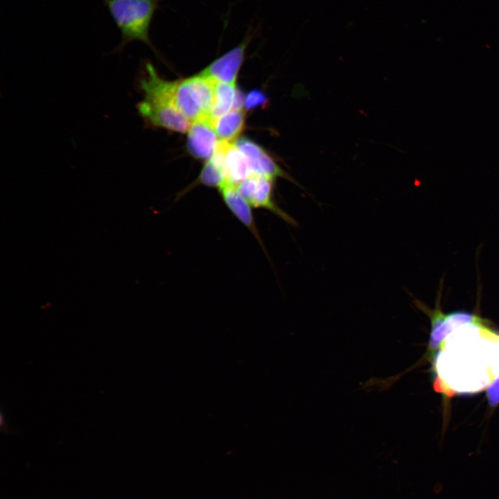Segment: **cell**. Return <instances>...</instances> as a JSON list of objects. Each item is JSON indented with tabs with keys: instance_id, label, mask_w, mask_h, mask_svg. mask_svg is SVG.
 <instances>
[{
	"instance_id": "cell-1",
	"label": "cell",
	"mask_w": 499,
	"mask_h": 499,
	"mask_svg": "<svg viewBox=\"0 0 499 499\" xmlns=\"http://www.w3.org/2000/svg\"><path fill=\"white\" fill-rule=\"evenodd\" d=\"M139 80L143 97L137 105L139 115L150 125L186 132L191 125L175 107L173 98V82L165 80L149 62Z\"/></svg>"
},
{
	"instance_id": "cell-2",
	"label": "cell",
	"mask_w": 499,
	"mask_h": 499,
	"mask_svg": "<svg viewBox=\"0 0 499 499\" xmlns=\"http://www.w3.org/2000/svg\"><path fill=\"white\" fill-rule=\"evenodd\" d=\"M161 1L103 0L121 34V42L114 52L123 50L134 41L141 42L155 51L150 40V30Z\"/></svg>"
},
{
	"instance_id": "cell-3",
	"label": "cell",
	"mask_w": 499,
	"mask_h": 499,
	"mask_svg": "<svg viewBox=\"0 0 499 499\" xmlns=\"http://www.w3.org/2000/svg\"><path fill=\"white\" fill-rule=\"evenodd\" d=\"M216 84L200 74L173 82L175 107L191 123L209 116L215 103Z\"/></svg>"
},
{
	"instance_id": "cell-4",
	"label": "cell",
	"mask_w": 499,
	"mask_h": 499,
	"mask_svg": "<svg viewBox=\"0 0 499 499\" xmlns=\"http://www.w3.org/2000/svg\"><path fill=\"white\" fill-rule=\"evenodd\" d=\"M274 180L265 175L252 174L237 185V189L252 207L265 209L289 225L296 226L295 220L279 207L274 200Z\"/></svg>"
},
{
	"instance_id": "cell-5",
	"label": "cell",
	"mask_w": 499,
	"mask_h": 499,
	"mask_svg": "<svg viewBox=\"0 0 499 499\" xmlns=\"http://www.w3.org/2000/svg\"><path fill=\"white\" fill-rule=\"evenodd\" d=\"M255 33L250 27L238 45L218 58L200 74L217 82L236 85L238 73L244 61L247 47Z\"/></svg>"
},
{
	"instance_id": "cell-6",
	"label": "cell",
	"mask_w": 499,
	"mask_h": 499,
	"mask_svg": "<svg viewBox=\"0 0 499 499\" xmlns=\"http://www.w3.org/2000/svg\"><path fill=\"white\" fill-rule=\"evenodd\" d=\"M213 121L205 116L192 122L188 133L187 146L190 152L198 159H210L218 142Z\"/></svg>"
},
{
	"instance_id": "cell-7",
	"label": "cell",
	"mask_w": 499,
	"mask_h": 499,
	"mask_svg": "<svg viewBox=\"0 0 499 499\" xmlns=\"http://www.w3.org/2000/svg\"><path fill=\"white\" fill-rule=\"evenodd\" d=\"M219 191L225 204L229 211L252 233L264 249L254 220L251 209L252 206L238 192L237 185L227 184L219 189Z\"/></svg>"
},
{
	"instance_id": "cell-8",
	"label": "cell",
	"mask_w": 499,
	"mask_h": 499,
	"mask_svg": "<svg viewBox=\"0 0 499 499\" xmlns=\"http://www.w3.org/2000/svg\"><path fill=\"white\" fill-rule=\"evenodd\" d=\"M225 161L229 184L238 185L253 174L249 160L233 143L226 142Z\"/></svg>"
},
{
	"instance_id": "cell-9",
	"label": "cell",
	"mask_w": 499,
	"mask_h": 499,
	"mask_svg": "<svg viewBox=\"0 0 499 499\" xmlns=\"http://www.w3.org/2000/svg\"><path fill=\"white\" fill-rule=\"evenodd\" d=\"M245 116L243 109H233L213 121V129L219 141L232 143L237 139L244 128Z\"/></svg>"
},
{
	"instance_id": "cell-10",
	"label": "cell",
	"mask_w": 499,
	"mask_h": 499,
	"mask_svg": "<svg viewBox=\"0 0 499 499\" xmlns=\"http://www.w3.org/2000/svg\"><path fill=\"white\" fill-rule=\"evenodd\" d=\"M236 91V85L216 82L215 103L209 115L212 121L224 116L233 109Z\"/></svg>"
},
{
	"instance_id": "cell-11",
	"label": "cell",
	"mask_w": 499,
	"mask_h": 499,
	"mask_svg": "<svg viewBox=\"0 0 499 499\" xmlns=\"http://www.w3.org/2000/svg\"><path fill=\"white\" fill-rule=\"evenodd\" d=\"M234 144L238 149L247 158L250 164L254 163L265 151L261 146L252 141L242 138L237 140Z\"/></svg>"
},
{
	"instance_id": "cell-12",
	"label": "cell",
	"mask_w": 499,
	"mask_h": 499,
	"mask_svg": "<svg viewBox=\"0 0 499 499\" xmlns=\"http://www.w3.org/2000/svg\"><path fill=\"white\" fill-rule=\"evenodd\" d=\"M268 98L266 95L259 90L251 91L245 100L244 107L246 110H250L259 106L266 105Z\"/></svg>"
},
{
	"instance_id": "cell-13",
	"label": "cell",
	"mask_w": 499,
	"mask_h": 499,
	"mask_svg": "<svg viewBox=\"0 0 499 499\" xmlns=\"http://www.w3.org/2000/svg\"><path fill=\"white\" fill-rule=\"evenodd\" d=\"M487 396L491 407L493 408L499 403V376L488 387Z\"/></svg>"
}]
</instances>
